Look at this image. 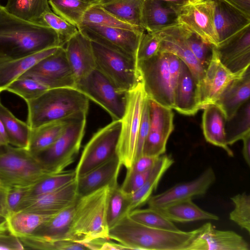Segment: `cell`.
<instances>
[{"label":"cell","instance_id":"obj_1","mask_svg":"<svg viewBox=\"0 0 250 250\" xmlns=\"http://www.w3.org/2000/svg\"><path fill=\"white\" fill-rule=\"evenodd\" d=\"M57 46H62L52 29L14 17L0 4V62Z\"/></svg>","mask_w":250,"mask_h":250},{"label":"cell","instance_id":"obj_59","mask_svg":"<svg viewBox=\"0 0 250 250\" xmlns=\"http://www.w3.org/2000/svg\"><path fill=\"white\" fill-rule=\"evenodd\" d=\"M9 145L8 136L4 125L0 119V146L5 147Z\"/></svg>","mask_w":250,"mask_h":250},{"label":"cell","instance_id":"obj_44","mask_svg":"<svg viewBox=\"0 0 250 250\" xmlns=\"http://www.w3.org/2000/svg\"><path fill=\"white\" fill-rule=\"evenodd\" d=\"M128 216L133 220L150 227L170 230L179 229L171 221L154 208H135L130 211Z\"/></svg>","mask_w":250,"mask_h":250},{"label":"cell","instance_id":"obj_60","mask_svg":"<svg viewBox=\"0 0 250 250\" xmlns=\"http://www.w3.org/2000/svg\"><path fill=\"white\" fill-rule=\"evenodd\" d=\"M8 231L7 216L0 214V233Z\"/></svg>","mask_w":250,"mask_h":250},{"label":"cell","instance_id":"obj_62","mask_svg":"<svg viewBox=\"0 0 250 250\" xmlns=\"http://www.w3.org/2000/svg\"><path fill=\"white\" fill-rule=\"evenodd\" d=\"M4 147H0V151H1L3 149Z\"/></svg>","mask_w":250,"mask_h":250},{"label":"cell","instance_id":"obj_10","mask_svg":"<svg viewBox=\"0 0 250 250\" xmlns=\"http://www.w3.org/2000/svg\"><path fill=\"white\" fill-rule=\"evenodd\" d=\"M96 68L119 90L128 92L141 81L136 60L91 41Z\"/></svg>","mask_w":250,"mask_h":250},{"label":"cell","instance_id":"obj_36","mask_svg":"<svg viewBox=\"0 0 250 250\" xmlns=\"http://www.w3.org/2000/svg\"><path fill=\"white\" fill-rule=\"evenodd\" d=\"M0 119L5 129L9 145L27 149L31 132L27 123L18 119L0 102Z\"/></svg>","mask_w":250,"mask_h":250},{"label":"cell","instance_id":"obj_13","mask_svg":"<svg viewBox=\"0 0 250 250\" xmlns=\"http://www.w3.org/2000/svg\"><path fill=\"white\" fill-rule=\"evenodd\" d=\"M22 77L35 80L50 89L75 87L76 83L64 48L62 46L37 63L20 78Z\"/></svg>","mask_w":250,"mask_h":250},{"label":"cell","instance_id":"obj_26","mask_svg":"<svg viewBox=\"0 0 250 250\" xmlns=\"http://www.w3.org/2000/svg\"><path fill=\"white\" fill-rule=\"evenodd\" d=\"M219 43L250 24V17L223 0H213Z\"/></svg>","mask_w":250,"mask_h":250},{"label":"cell","instance_id":"obj_54","mask_svg":"<svg viewBox=\"0 0 250 250\" xmlns=\"http://www.w3.org/2000/svg\"><path fill=\"white\" fill-rule=\"evenodd\" d=\"M167 52V53L169 73L174 91L180 73L182 60L176 55L172 53Z\"/></svg>","mask_w":250,"mask_h":250},{"label":"cell","instance_id":"obj_58","mask_svg":"<svg viewBox=\"0 0 250 250\" xmlns=\"http://www.w3.org/2000/svg\"><path fill=\"white\" fill-rule=\"evenodd\" d=\"M8 188L0 186V214L7 216L8 211L6 207V195Z\"/></svg>","mask_w":250,"mask_h":250},{"label":"cell","instance_id":"obj_25","mask_svg":"<svg viewBox=\"0 0 250 250\" xmlns=\"http://www.w3.org/2000/svg\"><path fill=\"white\" fill-rule=\"evenodd\" d=\"M179 7L163 0H144L141 11L142 27L147 32L154 33L178 23Z\"/></svg>","mask_w":250,"mask_h":250},{"label":"cell","instance_id":"obj_11","mask_svg":"<svg viewBox=\"0 0 250 250\" xmlns=\"http://www.w3.org/2000/svg\"><path fill=\"white\" fill-rule=\"evenodd\" d=\"M121 121L115 120L100 129L84 146L74 170L76 179L116 156Z\"/></svg>","mask_w":250,"mask_h":250},{"label":"cell","instance_id":"obj_9","mask_svg":"<svg viewBox=\"0 0 250 250\" xmlns=\"http://www.w3.org/2000/svg\"><path fill=\"white\" fill-rule=\"evenodd\" d=\"M137 63L147 98L173 109L174 89L169 71L167 53L160 51L152 58L137 62Z\"/></svg>","mask_w":250,"mask_h":250},{"label":"cell","instance_id":"obj_23","mask_svg":"<svg viewBox=\"0 0 250 250\" xmlns=\"http://www.w3.org/2000/svg\"><path fill=\"white\" fill-rule=\"evenodd\" d=\"M185 115H194L201 109L199 83L182 61L178 82L174 91V108Z\"/></svg>","mask_w":250,"mask_h":250},{"label":"cell","instance_id":"obj_7","mask_svg":"<svg viewBox=\"0 0 250 250\" xmlns=\"http://www.w3.org/2000/svg\"><path fill=\"white\" fill-rule=\"evenodd\" d=\"M146 97L142 81L128 92L116 147V155L126 169L132 166L136 158L138 133Z\"/></svg>","mask_w":250,"mask_h":250},{"label":"cell","instance_id":"obj_20","mask_svg":"<svg viewBox=\"0 0 250 250\" xmlns=\"http://www.w3.org/2000/svg\"><path fill=\"white\" fill-rule=\"evenodd\" d=\"M79 197L75 179L57 190L23 200L15 212L28 211L54 214L74 204Z\"/></svg>","mask_w":250,"mask_h":250},{"label":"cell","instance_id":"obj_27","mask_svg":"<svg viewBox=\"0 0 250 250\" xmlns=\"http://www.w3.org/2000/svg\"><path fill=\"white\" fill-rule=\"evenodd\" d=\"M250 68L233 79L221 94L215 104L223 111L226 120L236 113L240 106L250 99Z\"/></svg>","mask_w":250,"mask_h":250},{"label":"cell","instance_id":"obj_14","mask_svg":"<svg viewBox=\"0 0 250 250\" xmlns=\"http://www.w3.org/2000/svg\"><path fill=\"white\" fill-rule=\"evenodd\" d=\"M178 21L206 42L215 46L218 45L219 39L214 24L213 0H194L180 6Z\"/></svg>","mask_w":250,"mask_h":250},{"label":"cell","instance_id":"obj_46","mask_svg":"<svg viewBox=\"0 0 250 250\" xmlns=\"http://www.w3.org/2000/svg\"><path fill=\"white\" fill-rule=\"evenodd\" d=\"M49 89L35 80L22 77L13 82L4 90L18 95L26 102L38 97Z\"/></svg>","mask_w":250,"mask_h":250},{"label":"cell","instance_id":"obj_32","mask_svg":"<svg viewBox=\"0 0 250 250\" xmlns=\"http://www.w3.org/2000/svg\"><path fill=\"white\" fill-rule=\"evenodd\" d=\"M76 202L54 214L30 235L49 241L64 240L71 225Z\"/></svg>","mask_w":250,"mask_h":250},{"label":"cell","instance_id":"obj_53","mask_svg":"<svg viewBox=\"0 0 250 250\" xmlns=\"http://www.w3.org/2000/svg\"><path fill=\"white\" fill-rule=\"evenodd\" d=\"M6 232L0 233V250H21L24 247L20 238Z\"/></svg>","mask_w":250,"mask_h":250},{"label":"cell","instance_id":"obj_38","mask_svg":"<svg viewBox=\"0 0 250 250\" xmlns=\"http://www.w3.org/2000/svg\"><path fill=\"white\" fill-rule=\"evenodd\" d=\"M4 7L14 17L38 24L44 12L52 10L48 0H7Z\"/></svg>","mask_w":250,"mask_h":250},{"label":"cell","instance_id":"obj_45","mask_svg":"<svg viewBox=\"0 0 250 250\" xmlns=\"http://www.w3.org/2000/svg\"><path fill=\"white\" fill-rule=\"evenodd\" d=\"M39 23L55 31L62 47L79 31L76 26L59 16L52 10L44 12L42 15Z\"/></svg>","mask_w":250,"mask_h":250},{"label":"cell","instance_id":"obj_63","mask_svg":"<svg viewBox=\"0 0 250 250\" xmlns=\"http://www.w3.org/2000/svg\"><path fill=\"white\" fill-rule=\"evenodd\" d=\"M0 186L3 187V186H2V185L1 184V182H0ZM4 188H5V187H4Z\"/></svg>","mask_w":250,"mask_h":250},{"label":"cell","instance_id":"obj_29","mask_svg":"<svg viewBox=\"0 0 250 250\" xmlns=\"http://www.w3.org/2000/svg\"><path fill=\"white\" fill-rule=\"evenodd\" d=\"M59 47L49 48L24 57L0 62V93L39 62L55 53Z\"/></svg>","mask_w":250,"mask_h":250},{"label":"cell","instance_id":"obj_28","mask_svg":"<svg viewBox=\"0 0 250 250\" xmlns=\"http://www.w3.org/2000/svg\"><path fill=\"white\" fill-rule=\"evenodd\" d=\"M204 109L202 126L206 140L221 147L231 157L233 153L227 142L225 132L226 118L221 108L215 104L207 105Z\"/></svg>","mask_w":250,"mask_h":250},{"label":"cell","instance_id":"obj_19","mask_svg":"<svg viewBox=\"0 0 250 250\" xmlns=\"http://www.w3.org/2000/svg\"><path fill=\"white\" fill-rule=\"evenodd\" d=\"M237 76L220 62L215 47L212 58L199 83V94L202 109L215 104L230 82Z\"/></svg>","mask_w":250,"mask_h":250},{"label":"cell","instance_id":"obj_35","mask_svg":"<svg viewBox=\"0 0 250 250\" xmlns=\"http://www.w3.org/2000/svg\"><path fill=\"white\" fill-rule=\"evenodd\" d=\"M143 0H99L98 5L119 20L143 28L141 11Z\"/></svg>","mask_w":250,"mask_h":250},{"label":"cell","instance_id":"obj_33","mask_svg":"<svg viewBox=\"0 0 250 250\" xmlns=\"http://www.w3.org/2000/svg\"><path fill=\"white\" fill-rule=\"evenodd\" d=\"M71 117L31 129L28 151L35 157L48 148L64 131Z\"/></svg>","mask_w":250,"mask_h":250},{"label":"cell","instance_id":"obj_22","mask_svg":"<svg viewBox=\"0 0 250 250\" xmlns=\"http://www.w3.org/2000/svg\"><path fill=\"white\" fill-rule=\"evenodd\" d=\"M63 47L76 82L96 68L91 41L80 31Z\"/></svg>","mask_w":250,"mask_h":250},{"label":"cell","instance_id":"obj_55","mask_svg":"<svg viewBox=\"0 0 250 250\" xmlns=\"http://www.w3.org/2000/svg\"><path fill=\"white\" fill-rule=\"evenodd\" d=\"M250 17V0H223Z\"/></svg>","mask_w":250,"mask_h":250},{"label":"cell","instance_id":"obj_47","mask_svg":"<svg viewBox=\"0 0 250 250\" xmlns=\"http://www.w3.org/2000/svg\"><path fill=\"white\" fill-rule=\"evenodd\" d=\"M234 209L229 213L230 220L250 233V196L246 192L230 198Z\"/></svg>","mask_w":250,"mask_h":250},{"label":"cell","instance_id":"obj_56","mask_svg":"<svg viewBox=\"0 0 250 250\" xmlns=\"http://www.w3.org/2000/svg\"><path fill=\"white\" fill-rule=\"evenodd\" d=\"M242 154L247 164L250 166V133L246 135L242 139Z\"/></svg>","mask_w":250,"mask_h":250},{"label":"cell","instance_id":"obj_3","mask_svg":"<svg viewBox=\"0 0 250 250\" xmlns=\"http://www.w3.org/2000/svg\"><path fill=\"white\" fill-rule=\"evenodd\" d=\"M26 103L27 123L31 129L80 113H87L89 108L88 98L72 87L49 89Z\"/></svg>","mask_w":250,"mask_h":250},{"label":"cell","instance_id":"obj_5","mask_svg":"<svg viewBox=\"0 0 250 250\" xmlns=\"http://www.w3.org/2000/svg\"><path fill=\"white\" fill-rule=\"evenodd\" d=\"M87 114L80 113L71 117L64 131L57 140L35 156L49 173L64 171L75 161L84 136Z\"/></svg>","mask_w":250,"mask_h":250},{"label":"cell","instance_id":"obj_8","mask_svg":"<svg viewBox=\"0 0 250 250\" xmlns=\"http://www.w3.org/2000/svg\"><path fill=\"white\" fill-rule=\"evenodd\" d=\"M75 88L103 108L113 121L121 120L125 112L128 92L119 90L97 68L77 80Z\"/></svg>","mask_w":250,"mask_h":250},{"label":"cell","instance_id":"obj_64","mask_svg":"<svg viewBox=\"0 0 250 250\" xmlns=\"http://www.w3.org/2000/svg\"></svg>","mask_w":250,"mask_h":250},{"label":"cell","instance_id":"obj_49","mask_svg":"<svg viewBox=\"0 0 250 250\" xmlns=\"http://www.w3.org/2000/svg\"><path fill=\"white\" fill-rule=\"evenodd\" d=\"M151 169L142 172L126 173L124 181L120 186L121 190L129 195L135 192L146 182Z\"/></svg>","mask_w":250,"mask_h":250},{"label":"cell","instance_id":"obj_31","mask_svg":"<svg viewBox=\"0 0 250 250\" xmlns=\"http://www.w3.org/2000/svg\"><path fill=\"white\" fill-rule=\"evenodd\" d=\"M174 162L170 155L163 154L158 158L146 182L138 190L130 195V211L147 203L162 176Z\"/></svg>","mask_w":250,"mask_h":250},{"label":"cell","instance_id":"obj_6","mask_svg":"<svg viewBox=\"0 0 250 250\" xmlns=\"http://www.w3.org/2000/svg\"><path fill=\"white\" fill-rule=\"evenodd\" d=\"M49 174L26 149L9 145L0 151V181L7 188L30 186Z\"/></svg>","mask_w":250,"mask_h":250},{"label":"cell","instance_id":"obj_30","mask_svg":"<svg viewBox=\"0 0 250 250\" xmlns=\"http://www.w3.org/2000/svg\"><path fill=\"white\" fill-rule=\"evenodd\" d=\"M154 209L172 222L184 223L219 219L216 215L201 208L192 202V199L177 201Z\"/></svg>","mask_w":250,"mask_h":250},{"label":"cell","instance_id":"obj_52","mask_svg":"<svg viewBox=\"0 0 250 250\" xmlns=\"http://www.w3.org/2000/svg\"><path fill=\"white\" fill-rule=\"evenodd\" d=\"M159 157L142 155L136 159L132 166L127 169L126 173H138L150 170Z\"/></svg>","mask_w":250,"mask_h":250},{"label":"cell","instance_id":"obj_2","mask_svg":"<svg viewBox=\"0 0 250 250\" xmlns=\"http://www.w3.org/2000/svg\"><path fill=\"white\" fill-rule=\"evenodd\" d=\"M200 231V227L189 231L150 227L127 214L109 229V237L128 250H189Z\"/></svg>","mask_w":250,"mask_h":250},{"label":"cell","instance_id":"obj_4","mask_svg":"<svg viewBox=\"0 0 250 250\" xmlns=\"http://www.w3.org/2000/svg\"><path fill=\"white\" fill-rule=\"evenodd\" d=\"M109 190L110 186H106L78 198L65 240L84 245L97 240H109L106 221Z\"/></svg>","mask_w":250,"mask_h":250},{"label":"cell","instance_id":"obj_43","mask_svg":"<svg viewBox=\"0 0 250 250\" xmlns=\"http://www.w3.org/2000/svg\"><path fill=\"white\" fill-rule=\"evenodd\" d=\"M182 24L187 42L205 71L212 58L215 46L206 42L198 35Z\"/></svg>","mask_w":250,"mask_h":250},{"label":"cell","instance_id":"obj_57","mask_svg":"<svg viewBox=\"0 0 250 250\" xmlns=\"http://www.w3.org/2000/svg\"><path fill=\"white\" fill-rule=\"evenodd\" d=\"M108 240H102L100 244V250H128L124 245L120 243H116L108 241Z\"/></svg>","mask_w":250,"mask_h":250},{"label":"cell","instance_id":"obj_39","mask_svg":"<svg viewBox=\"0 0 250 250\" xmlns=\"http://www.w3.org/2000/svg\"><path fill=\"white\" fill-rule=\"evenodd\" d=\"M75 179L74 170L49 174L30 186L22 201L57 190Z\"/></svg>","mask_w":250,"mask_h":250},{"label":"cell","instance_id":"obj_51","mask_svg":"<svg viewBox=\"0 0 250 250\" xmlns=\"http://www.w3.org/2000/svg\"><path fill=\"white\" fill-rule=\"evenodd\" d=\"M29 187H18L8 189L6 199L7 215L16 211Z\"/></svg>","mask_w":250,"mask_h":250},{"label":"cell","instance_id":"obj_48","mask_svg":"<svg viewBox=\"0 0 250 250\" xmlns=\"http://www.w3.org/2000/svg\"><path fill=\"white\" fill-rule=\"evenodd\" d=\"M160 40L154 33L145 31L141 37L136 54L137 62L150 59L160 52Z\"/></svg>","mask_w":250,"mask_h":250},{"label":"cell","instance_id":"obj_37","mask_svg":"<svg viewBox=\"0 0 250 250\" xmlns=\"http://www.w3.org/2000/svg\"><path fill=\"white\" fill-rule=\"evenodd\" d=\"M54 13L78 27L83 21L85 12L98 4L99 0H48Z\"/></svg>","mask_w":250,"mask_h":250},{"label":"cell","instance_id":"obj_42","mask_svg":"<svg viewBox=\"0 0 250 250\" xmlns=\"http://www.w3.org/2000/svg\"><path fill=\"white\" fill-rule=\"evenodd\" d=\"M82 23L93 24L140 32L145 31L143 28L133 26L119 20L98 4L91 7L85 12Z\"/></svg>","mask_w":250,"mask_h":250},{"label":"cell","instance_id":"obj_41","mask_svg":"<svg viewBox=\"0 0 250 250\" xmlns=\"http://www.w3.org/2000/svg\"><path fill=\"white\" fill-rule=\"evenodd\" d=\"M225 132L228 145H232L250 133V99L245 102L236 113L226 121Z\"/></svg>","mask_w":250,"mask_h":250},{"label":"cell","instance_id":"obj_34","mask_svg":"<svg viewBox=\"0 0 250 250\" xmlns=\"http://www.w3.org/2000/svg\"><path fill=\"white\" fill-rule=\"evenodd\" d=\"M54 214L28 211L14 212L7 216L8 231L19 238L32 235Z\"/></svg>","mask_w":250,"mask_h":250},{"label":"cell","instance_id":"obj_50","mask_svg":"<svg viewBox=\"0 0 250 250\" xmlns=\"http://www.w3.org/2000/svg\"><path fill=\"white\" fill-rule=\"evenodd\" d=\"M149 125L150 119L149 105L148 98L146 96L144 102L141 121L139 130L135 160L143 155V147L148 133Z\"/></svg>","mask_w":250,"mask_h":250},{"label":"cell","instance_id":"obj_15","mask_svg":"<svg viewBox=\"0 0 250 250\" xmlns=\"http://www.w3.org/2000/svg\"><path fill=\"white\" fill-rule=\"evenodd\" d=\"M150 125L143 155L159 157L165 154L168 138L174 129L172 108L148 98Z\"/></svg>","mask_w":250,"mask_h":250},{"label":"cell","instance_id":"obj_12","mask_svg":"<svg viewBox=\"0 0 250 250\" xmlns=\"http://www.w3.org/2000/svg\"><path fill=\"white\" fill-rule=\"evenodd\" d=\"M77 27L91 41L136 60L139 44L145 31L140 32L89 23H82Z\"/></svg>","mask_w":250,"mask_h":250},{"label":"cell","instance_id":"obj_24","mask_svg":"<svg viewBox=\"0 0 250 250\" xmlns=\"http://www.w3.org/2000/svg\"><path fill=\"white\" fill-rule=\"evenodd\" d=\"M117 156L76 179L79 197L117 183L122 167Z\"/></svg>","mask_w":250,"mask_h":250},{"label":"cell","instance_id":"obj_40","mask_svg":"<svg viewBox=\"0 0 250 250\" xmlns=\"http://www.w3.org/2000/svg\"><path fill=\"white\" fill-rule=\"evenodd\" d=\"M130 195L124 193L118 183L110 186L106 207V221L109 229L130 211Z\"/></svg>","mask_w":250,"mask_h":250},{"label":"cell","instance_id":"obj_21","mask_svg":"<svg viewBox=\"0 0 250 250\" xmlns=\"http://www.w3.org/2000/svg\"><path fill=\"white\" fill-rule=\"evenodd\" d=\"M189 250H250V245L236 232L217 229L208 223L200 227Z\"/></svg>","mask_w":250,"mask_h":250},{"label":"cell","instance_id":"obj_18","mask_svg":"<svg viewBox=\"0 0 250 250\" xmlns=\"http://www.w3.org/2000/svg\"><path fill=\"white\" fill-rule=\"evenodd\" d=\"M154 33L160 40V51L172 53L178 56L188 65L199 83L205 71L187 42L182 24L178 23Z\"/></svg>","mask_w":250,"mask_h":250},{"label":"cell","instance_id":"obj_61","mask_svg":"<svg viewBox=\"0 0 250 250\" xmlns=\"http://www.w3.org/2000/svg\"><path fill=\"white\" fill-rule=\"evenodd\" d=\"M177 6H182L194 0H163Z\"/></svg>","mask_w":250,"mask_h":250},{"label":"cell","instance_id":"obj_17","mask_svg":"<svg viewBox=\"0 0 250 250\" xmlns=\"http://www.w3.org/2000/svg\"><path fill=\"white\" fill-rule=\"evenodd\" d=\"M215 179L214 170L208 167L192 181L176 185L161 193L151 196L147 202L148 207L158 208L177 201L204 195Z\"/></svg>","mask_w":250,"mask_h":250},{"label":"cell","instance_id":"obj_16","mask_svg":"<svg viewBox=\"0 0 250 250\" xmlns=\"http://www.w3.org/2000/svg\"><path fill=\"white\" fill-rule=\"evenodd\" d=\"M222 64L236 76L242 75L250 65V24L215 46Z\"/></svg>","mask_w":250,"mask_h":250}]
</instances>
